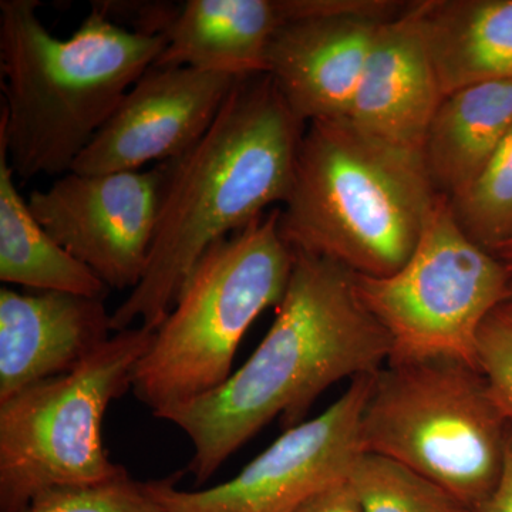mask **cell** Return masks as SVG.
I'll return each mask as SVG.
<instances>
[{"label": "cell", "mask_w": 512, "mask_h": 512, "mask_svg": "<svg viewBox=\"0 0 512 512\" xmlns=\"http://www.w3.org/2000/svg\"><path fill=\"white\" fill-rule=\"evenodd\" d=\"M288 288L261 345L215 389L165 414L190 437L188 471L204 484L266 424L298 426L320 394L376 375L392 343L357 292L356 275L330 259L293 252Z\"/></svg>", "instance_id": "1"}, {"label": "cell", "mask_w": 512, "mask_h": 512, "mask_svg": "<svg viewBox=\"0 0 512 512\" xmlns=\"http://www.w3.org/2000/svg\"><path fill=\"white\" fill-rule=\"evenodd\" d=\"M305 127L269 74L238 80L207 133L183 156L160 164L146 274L111 313L113 332L160 328L201 256L271 205L284 204Z\"/></svg>", "instance_id": "2"}, {"label": "cell", "mask_w": 512, "mask_h": 512, "mask_svg": "<svg viewBox=\"0 0 512 512\" xmlns=\"http://www.w3.org/2000/svg\"><path fill=\"white\" fill-rule=\"evenodd\" d=\"M37 8L36 0L0 2V143L23 181L70 173L167 43L164 33L117 25L99 6L60 39Z\"/></svg>", "instance_id": "3"}, {"label": "cell", "mask_w": 512, "mask_h": 512, "mask_svg": "<svg viewBox=\"0 0 512 512\" xmlns=\"http://www.w3.org/2000/svg\"><path fill=\"white\" fill-rule=\"evenodd\" d=\"M440 194L423 156L348 119L306 124L279 231L293 252L384 278L419 244Z\"/></svg>", "instance_id": "4"}, {"label": "cell", "mask_w": 512, "mask_h": 512, "mask_svg": "<svg viewBox=\"0 0 512 512\" xmlns=\"http://www.w3.org/2000/svg\"><path fill=\"white\" fill-rule=\"evenodd\" d=\"M293 261L279 231V210L215 242L134 369L131 390L138 402L163 419L227 382L245 333L284 298Z\"/></svg>", "instance_id": "5"}, {"label": "cell", "mask_w": 512, "mask_h": 512, "mask_svg": "<svg viewBox=\"0 0 512 512\" xmlns=\"http://www.w3.org/2000/svg\"><path fill=\"white\" fill-rule=\"evenodd\" d=\"M510 423L480 366L426 357L376 373L360 440L363 453L409 467L474 510L500 477Z\"/></svg>", "instance_id": "6"}, {"label": "cell", "mask_w": 512, "mask_h": 512, "mask_svg": "<svg viewBox=\"0 0 512 512\" xmlns=\"http://www.w3.org/2000/svg\"><path fill=\"white\" fill-rule=\"evenodd\" d=\"M154 333L143 326L116 332L72 372L0 402V512H25L53 488L100 483L126 470L104 448V414L131 389Z\"/></svg>", "instance_id": "7"}, {"label": "cell", "mask_w": 512, "mask_h": 512, "mask_svg": "<svg viewBox=\"0 0 512 512\" xmlns=\"http://www.w3.org/2000/svg\"><path fill=\"white\" fill-rule=\"evenodd\" d=\"M356 284L392 343L389 362L447 356L478 366V335L510 299L512 272L468 237L440 195L406 264L384 278L356 275Z\"/></svg>", "instance_id": "8"}, {"label": "cell", "mask_w": 512, "mask_h": 512, "mask_svg": "<svg viewBox=\"0 0 512 512\" xmlns=\"http://www.w3.org/2000/svg\"><path fill=\"white\" fill-rule=\"evenodd\" d=\"M373 377H356L315 419L285 430L241 473L200 491L175 488L177 477L147 481L168 512H293L333 485L348 481L363 454L360 420Z\"/></svg>", "instance_id": "9"}, {"label": "cell", "mask_w": 512, "mask_h": 512, "mask_svg": "<svg viewBox=\"0 0 512 512\" xmlns=\"http://www.w3.org/2000/svg\"><path fill=\"white\" fill-rule=\"evenodd\" d=\"M161 165L150 170L60 175L30 192V211L74 258L110 289L140 284L160 207Z\"/></svg>", "instance_id": "10"}, {"label": "cell", "mask_w": 512, "mask_h": 512, "mask_svg": "<svg viewBox=\"0 0 512 512\" xmlns=\"http://www.w3.org/2000/svg\"><path fill=\"white\" fill-rule=\"evenodd\" d=\"M410 2L298 0L295 22L276 33L268 72L296 119H346L377 32Z\"/></svg>", "instance_id": "11"}, {"label": "cell", "mask_w": 512, "mask_h": 512, "mask_svg": "<svg viewBox=\"0 0 512 512\" xmlns=\"http://www.w3.org/2000/svg\"><path fill=\"white\" fill-rule=\"evenodd\" d=\"M239 79L151 66L77 158L73 173L137 171L183 156L207 133Z\"/></svg>", "instance_id": "12"}, {"label": "cell", "mask_w": 512, "mask_h": 512, "mask_svg": "<svg viewBox=\"0 0 512 512\" xmlns=\"http://www.w3.org/2000/svg\"><path fill=\"white\" fill-rule=\"evenodd\" d=\"M104 301L63 292L0 291V402L66 375L111 338Z\"/></svg>", "instance_id": "13"}, {"label": "cell", "mask_w": 512, "mask_h": 512, "mask_svg": "<svg viewBox=\"0 0 512 512\" xmlns=\"http://www.w3.org/2000/svg\"><path fill=\"white\" fill-rule=\"evenodd\" d=\"M414 6L380 26L346 119L377 140L421 153L444 94Z\"/></svg>", "instance_id": "14"}, {"label": "cell", "mask_w": 512, "mask_h": 512, "mask_svg": "<svg viewBox=\"0 0 512 512\" xmlns=\"http://www.w3.org/2000/svg\"><path fill=\"white\" fill-rule=\"evenodd\" d=\"M289 22L288 0H190L165 30L167 43L154 66L265 74L272 40Z\"/></svg>", "instance_id": "15"}, {"label": "cell", "mask_w": 512, "mask_h": 512, "mask_svg": "<svg viewBox=\"0 0 512 512\" xmlns=\"http://www.w3.org/2000/svg\"><path fill=\"white\" fill-rule=\"evenodd\" d=\"M414 10L444 96L512 82V0H424Z\"/></svg>", "instance_id": "16"}, {"label": "cell", "mask_w": 512, "mask_h": 512, "mask_svg": "<svg viewBox=\"0 0 512 512\" xmlns=\"http://www.w3.org/2000/svg\"><path fill=\"white\" fill-rule=\"evenodd\" d=\"M512 128V82L471 84L446 94L424 137L431 183L448 200L476 181Z\"/></svg>", "instance_id": "17"}, {"label": "cell", "mask_w": 512, "mask_h": 512, "mask_svg": "<svg viewBox=\"0 0 512 512\" xmlns=\"http://www.w3.org/2000/svg\"><path fill=\"white\" fill-rule=\"evenodd\" d=\"M0 281L104 301L110 288L36 220L0 143Z\"/></svg>", "instance_id": "18"}, {"label": "cell", "mask_w": 512, "mask_h": 512, "mask_svg": "<svg viewBox=\"0 0 512 512\" xmlns=\"http://www.w3.org/2000/svg\"><path fill=\"white\" fill-rule=\"evenodd\" d=\"M349 483L360 512H473L446 488L377 454L359 457Z\"/></svg>", "instance_id": "19"}, {"label": "cell", "mask_w": 512, "mask_h": 512, "mask_svg": "<svg viewBox=\"0 0 512 512\" xmlns=\"http://www.w3.org/2000/svg\"><path fill=\"white\" fill-rule=\"evenodd\" d=\"M461 229L493 252L512 235V128L476 181L450 200Z\"/></svg>", "instance_id": "20"}, {"label": "cell", "mask_w": 512, "mask_h": 512, "mask_svg": "<svg viewBox=\"0 0 512 512\" xmlns=\"http://www.w3.org/2000/svg\"><path fill=\"white\" fill-rule=\"evenodd\" d=\"M25 512H168L127 470L100 483L53 488L37 495Z\"/></svg>", "instance_id": "21"}, {"label": "cell", "mask_w": 512, "mask_h": 512, "mask_svg": "<svg viewBox=\"0 0 512 512\" xmlns=\"http://www.w3.org/2000/svg\"><path fill=\"white\" fill-rule=\"evenodd\" d=\"M477 362L512 420V309L507 303L485 320L478 335Z\"/></svg>", "instance_id": "22"}, {"label": "cell", "mask_w": 512, "mask_h": 512, "mask_svg": "<svg viewBox=\"0 0 512 512\" xmlns=\"http://www.w3.org/2000/svg\"><path fill=\"white\" fill-rule=\"evenodd\" d=\"M473 512H512V420L507 434L503 468L497 484Z\"/></svg>", "instance_id": "23"}, {"label": "cell", "mask_w": 512, "mask_h": 512, "mask_svg": "<svg viewBox=\"0 0 512 512\" xmlns=\"http://www.w3.org/2000/svg\"><path fill=\"white\" fill-rule=\"evenodd\" d=\"M293 512H360V507L348 480L315 495Z\"/></svg>", "instance_id": "24"}, {"label": "cell", "mask_w": 512, "mask_h": 512, "mask_svg": "<svg viewBox=\"0 0 512 512\" xmlns=\"http://www.w3.org/2000/svg\"><path fill=\"white\" fill-rule=\"evenodd\" d=\"M493 254L512 272V235L494 249Z\"/></svg>", "instance_id": "25"}, {"label": "cell", "mask_w": 512, "mask_h": 512, "mask_svg": "<svg viewBox=\"0 0 512 512\" xmlns=\"http://www.w3.org/2000/svg\"><path fill=\"white\" fill-rule=\"evenodd\" d=\"M507 305L510 306V308L512 309V286H511V296H510V299H508Z\"/></svg>", "instance_id": "26"}]
</instances>
